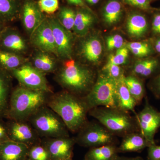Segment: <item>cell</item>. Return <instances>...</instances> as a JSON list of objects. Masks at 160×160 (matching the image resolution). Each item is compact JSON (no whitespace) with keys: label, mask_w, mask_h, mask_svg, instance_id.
Instances as JSON below:
<instances>
[{"label":"cell","mask_w":160,"mask_h":160,"mask_svg":"<svg viewBox=\"0 0 160 160\" xmlns=\"http://www.w3.org/2000/svg\"><path fill=\"white\" fill-rule=\"evenodd\" d=\"M27 158L31 160H51L49 152L41 142L29 147Z\"/></svg>","instance_id":"obj_32"},{"label":"cell","mask_w":160,"mask_h":160,"mask_svg":"<svg viewBox=\"0 0 160 160\" xmlns=\"http://www.w3.org/2000/svg\"><path fill=\"white\" fill-rule=\"evenodd\" d=\"M56 17L64 28L69 31L73 29L76 17L74 9L69 6H60Z\"/></svg>","instance_id":"obj_31"},{"label":"cell","mask_w":160,"mask_h":160,"mask_svg":"<svg viewBox=\"0 0 160 160\" xmlns=\"http://www.w3.org/2000/svg\"><path fill=\"white\" fill-rule=\"evenodd\" d=\"M101 71L109 77L117 81L122 79L126 75L124 69L121 66L115 65L108 61L101 69Z\"/></svg>","instance_id":"obj_33"},{"label":"cell","mask_w":160,"mask_h":160,"mask_svg":"<svg viewBox=\"0 0 160 160\" xmlns=\"http://www.w3.org/2000/svg\"><path fill=\"white\" fill-rule=\"evenodd\" d=\"M116 145H105L89 148L84 158L87 160H115L119 156Z\"/></svg>","instance_id":"obj_27"},{"label":"cell","mask_w":160,"mask_h":160,"mask_svg":"<svg viewBox=\"0 0 160 160\" xmlns=\"http://www.w3.org/2000/svg\"><path fill=\"white\" fill-rule=\"evenodd\" d=\"M122 80L132 97L134 98L137 105H139L146 97V89L143 80L129 73L125 75Z\"/></svg>","instance_id":"obj_26"},{"label":"cell","mask_w":160,"mask_h":160,"mask_svg":"<svg viewBox=\"0 0 160 160\" xmlns=\"http://www.w3.org/2000/svg\"><path fill=\"white\" fill-rule=\"evenodd\" d=\"M117 102L118 108L124 111L131 112L136 116V102L132 97L129 89L123 82L122 78L118 81L117 88Z\"/></svg>","instance_id":"obj_24"},{"label":"cell","mask_w":160,"mask_h":160,"mask_svg":"<svg viewBox=\"0 0 160 160\" xmlns=\"http://www.w3.org/2000/svg\"><path fill=\"white\" fill-rule=\"evenodd\" d=\"M78 49L79 54L86 62L92 65L99 63L103 54V46L96 35H90L82 40Z\"/></svg>","instance_id":"obj_16"},{"label":"cell","mask_w":160,"mask_h":160,"mask_svg":"<svg viewBox=\"0 0 160 160\" xmlns=\"http://www.w3.org/2000/svg\"><path fill=\"white\" fill-rule=\"evenodd\" d=\"M160 72V59L154 55L139 59L132 66L130 74L144 80L152 78Z\"/></svg>","instance_id":"obj_17"},{"label":"cell","mask_w":160,"mask_h":160,"mask_svg":"<svg viewBox=\"0 0 160 160\" xmlns=\"http://www.w3.org/2000/svg\"><path fill=\"white\" fill-rule=\"evenodd\" d=\"M30 42L38 50L57 57L56 47L51 24L46 17L30 36Z\"/></svg>","instance_id":"obj_12"},{"label":"cell","mask_w":160,"mask_h":160,"mask_svg":"<svg viewBox=\"0 0 160 160\" xmlns=\"http://www.w3.org/2000/svg\"><path fill=\"white\" fill-rule=\"evenodd\" d=\"M29 147L11 140L0 144V160H23L28 156Z\"/></svg>","instance_id":"obj_20"},{"label":"cell","mask_w":160,"mask_h":160,"mask_svg":"<svg viewBox=\"0 0 160 160\" xmlns=\"http://www.w3.org/2000/svg\"><path fill=\"white\" fill-rule=\"evenodd\" d=\"M122 138V142L118 146L119 153L141 152L152 145L140 131L131 132Z\"/></svg>","instance_id":"obj_19"},{"label":"cell","mask_w":160,"mask_h":160,"mask_svg":"<svg viewBox=\"0 0 160 160\" xmlns=\"http://www.w3.org/2000/svg\"><path fill=\"white\" fill-rule=\"evenodd\" d=\"M95 21V17L89 8L80 7L76 10L74 26L72 30L78 36H86Z\"/></svg>","instance_id":"obj_21"},{"label":"cell","mask_w":160,"mask_h":160,"mask_svg":"<svg viewBox=\"0 0 160 160\" xmlns=\"http://www.w3.org/2000/svg\"><path fill=\"white\" fill-rule=\"evenodd\" d=\"M6 124L9 139L12 141L29 147L41 142L42 138L28 121L9 120Z\"/></svg>","instance_id":"obj_11"},{"label":"cell","mask_w":160,"mask_h":160,"mask_svg":"<svg viewBox=\"0 0 160 160\" xmlns=\"http://www.w3.org/2000/svg\"><path fill=\"white\" fill-rule=\"evenodd\" d=\"M50 94L19 85L12 91L5 118L14 121H28L36 112L46 105Z\"/></svg>","instance_id":"obj_3"},{"label":"cell","mask_w":160,"mask_h":160,"mask_svg":"<svg viewBox=\"0 0 160 160\" xmlns=\"http://www.w3.org/2000/svg\"><path fill=\"white\" fill-rule=\"evenodd\" d=\"M69 5L79 6L80 8H89L86 6L84 0H65Z\"/></svg>","instance_id":"obj_43"},{"label":"cell","mask_w":160,"mask_h":160,"mask_svg":"<svg viewBox=\"0 0 160 160\" xmlns=\"http://www.w3.org/2000/svg\"><path fill=\"white\" fill-rule=\"evenodd\" d=\"M22 0H0V22H13L20 18Z\"/></svg>","instance_id":"obj_25"},{"label":"cell","mask_w":160,"mask_h":160,"mask_svg":"<svg viewBox=\"0 0 160 160\" xmlns=\"http://www.w3.org/2000/svg\"><path fill=\"white\" fill-rule=\"evenodd\" d=\"M10 73L18 80L21 86L50 94L53 93L46 75L38 71L30 63L26 62L12 70Z\"/></svg>","instance_id":"obj_8"},{"label":"cell","mask_w":160,"mask_h":160,"mask_svg":"<svg viewBox=\"0 0 160 160\" xmlns=\"http://www.w3.org/2000/svg\"><path fill=\"white\" fill-rule=\"evenodd\" d=\"M0 49L17 54H25L28 49L26 40L17 29L3 28L0 32Z\"/></svg>","instance_id":"obj_15"},{"label":"cell","mask_w":160,"mask_h":160,"mask_svg":"<svg viewBox=\"0 0 160 160\" xmlns=\"http://www.w3.org/2000/svg\"><path fill=\"white\" fill-rule=\"evenodd\" d=\"M115 160H145L142 158L140 156L136 157H127L118 156Z\"/></svg>","instance_id":"obj_44"},{"label":"cell","mask_w":160,"mask_h":160,"mask_svg":"<svg viewBox=\"0 0 160 160\" xmlns=\"http://www.w3.org/2000/svg\"><path fill=\"white\" fill-rule=\"evenodd\" d=\"M27 121L41 138L70 137L69 129L63 120L46 105L36 112Z\"/></svg>","instance_id":"obj_5"},{"label":"cell","mask_w":160,"mask_h":160,"mask_svg":"<svg viewBox=\"0 0 160 160\" xmlns=\"http://www.w3.org/2000/svg\"><path fill=\"white\" fill-rule=\"evenodd\" d=\"M23 160H31L29 159L28 158H26L25 159Z\"/></svg>","instance_id":"obj_47"},{"label":"cell","mask_w":160,"mask_h":160,"mask_svg":"<svg viewBox=\"0 0 160 160\" xmlns=\"http://www.w3.org/2000/svg\"><path fill=\"white\" fill-rule=\"evenodd\" d=\"M3 28V26H2V23H1V22H0V32H1V31H2V29Z\"/></svg>","instance_id":"obj_46"},{"label":"cell","mask_w":160,"mask_h":160,"mask_svg":"<svg viewBox=\"0 0 160 160\" xmlns=\"http://www.w3.org/2000/svg\"><path fill=\"white\" fill-rule=\"evenodd\" d=\"M48 18L52 28L58 57L66 60L72 59L73 38L71 32L60 24L56 17Z\"/></svg>","instance_id":"obj_10"},{"label":"cell","mask_w":160,"mask_h":160,"mask_svg":"<svg viewBox=\"0 0 160 160\" xmlns=\"http://www.w3.org/2000/svg\"><path fill=\"white\" fill-rule=\"evenodd\" d=\"M118 82L101 70L98 72L97 78L91 90L82 98L89 111L101 106L118 108Z\"/></svg>","instance_id":"obj_6"},{"label":"cell","mask_w":160,"mask_h":160,"mask_svg":"<svg viewBox=\"0 0 160 160\" xmlns=\"http://www.w3.org/2000/svg\"><path fill=\"white\" fill-rule=\"evenodd\" d=\"M32 65L38 71L46 75L56 72L58 69L57 62L53 54L38 50L32 57Z\"/></svg>","instance_id":"obj_23"},{"label":"cell","mask_w":160,"mask_h":160,"mask_svg":"<svg viewBox=\"0 0 160 160\" xmlns=\"http://www.w3.org/2000/svg\"><path fill=\"white\" fill-rule=\"evenodd\" d=\"M150 32L152 36L160 35V10H155L150 24Z\"/></svg>","instance_id":"obj_38"},{"label":"cell","mask_w":160,"mask_h":160,"mask_svg":"<svg viewBox=\"0 0 160 160\" xmlns=\"http://www.w3.org/2000/svg\"><path fill=\"white\" fill-rule=\"evenodd\" d=\"M123 1L127 5L144 11L151 12L156 10L151 6L150 0H123Z\"/></svg>","instance_id":"obj_37"},{"label":"cell","mask_w":160,"mask_h":160,"mask_svg":"<svg viewBox=\"0 0 160 160\" xmlns=\"http://www.w3.org/2000/svg\"><path fill=\"white\" fill-rule=\"evenodd\" d=\"M46 105L59 116L72 133H77L88 122L89 109L83 98L69 92L52 93Z\"/></svg>","instance_id":"obj_1"},{"label":"cell","mask_w":160,"mask_h":160,"mask_svg":"<svg viewBox=\"0 0 160 160\" xmlns=\"http://www.w3.org/2000/svg\"><path fill=\"white\" fill-rule=\"evenodd\" d=\"M155 53L160 56V35L150 38Z\"/></svg>","instance_id":"obj_42"},{"label":"cell","mask_w":160,"mask_h":160,"mask_svg":"<svg viewBox=\"0 0 160 160\" xmlns=\"http://www.w3.org/2000/svg\"><path fill=\"white\" fill-rule=\"evenodd\" d=\"M69 160H72V158H70V159H69Z\"/></svg>","instance_id":"obj_48"},{"label":"cell","mask_w":160,"mask_h":160,"mask_svg":"<svg viewBox=\"0 0 160 160\" xmlns=\"http://www.w3.org/2000/svg\"><path fill=\"white\" fill-rule=\"evenodd\" d=\"M99 1V0H89L87 2L91 5H95V4H97Z\"/></svg>","instance_id":"obj_45"},{"label":"cell","mask_w":160,"mask_h":160,"mask_svg":"<svg viewBox=\"0 0 160 160\" xmlns=\"http://www.w3.org/2000/svg\"><path fill=\"white\" fill-rule=\"evenodd\" d=\"M106 45L109 51L120 49L124 45V39L119 34H114L109 36L106 38Z\"/></svg>","instance_id":"obj_36"},{"label":"cell","mask_w":160,"mask_h":160,"mask_svg":"<svg viewBox=\"0 0 160 160\" xmlns=\"http://www.w3.org/2000/svg\"><path fill=\"white\" fill-rule=\"evenodd\" d=\"M77 134L74 138L76 143L82 147L91 148L119 144L117 137L98 122L88 121Z\"/></svg>","instance_id":"obj_7"},{"label":"cell","mask_w":160,"mask_h":160,"mask_svg":"<svg viewBox=\"0 0 160 160\" xmlns=\"http://www.w3.org/2000/svg\"><path fill=\"white\" fill-rule=\"evenodd\" d=\"M86 2H87V1H89V0H86Z\"/></svg>","instance_id":"obj_50"},{"label":"cell","mask_w":160,"mask_h":160,"mask_svg":"<svg viewBox=\"0 0 160 160\" xmlns=\"http://www.w3.org/2000/svg\"><path fill=\"white\" fill-rule=\"evenodd\" d=\"M12 75L0 67V117L5 118L12 91Z\"/></svg>","instance_id":"obj_22"},{"label":"cell","mask_w":160,"mask_h":160,"mask_svg":"<svg viewBox=\"0 0 160 160\" xmlns=\"http://www.w3.org/2000/svg\"><path fill=\"white\" fill-rule=\"evenodd\" d=\"M148 88L155 98L160 99V72L154 77L150 79Z\"/></svg>","instance_id":"obj_39"},{"label":"cell","mask_w":160,"mask_h":160,"mask_svg":"<svg viewBox=\"0 0 160 160\" xmlns=\"http://www.w3.org/2000/svg\"><path fill=\"white\" fill-rule=\"evenodd\" d=\"M152 1H154V0H150V2H151Z\"/></svg>","instance_id":"obj_49"},{"label":"cell","mask_w":160,"mask_h":160,"mask_svg":"<svg viewBox=\"0 0 160 160\" xmlns=\"http://www.w3.org/2000/svg\"><path fill=\"white\" fill-rule=\"evenodd\" d=\"M98 73L88 65L71 59L64 61L56 72L55 79L64 90L83 98L91 90Z\"/></svg>","instance_id":"obj_2"},{"label":"cell","mask_w":160,"mask_h":160,"mask_svg":"<svg viewBox=\"0 0 160 160\" xmlns=\"http://www.w3.org/2000/svg\"><path fill=\"white\" fill-rule=\"evenodd\" d=\"M126 47L135 56L139 59L149 57L156 54L150 38L140 42L127 43Z\"/></svg>","instance_id":"obj_30"},{"label":"cell","mask_w":160,"mask_h":160,"mask_svg":"<svg viewBox=\"0 0 160 160\" xmlns=\"http://www.w3.org/2000/svg\"></svg>","instance_id":"obj_52"},{"label":"cell","mask_w":160,"mask_h":160,"mask_svg":"<svg viewBox=\"0 0 160 160\" xmlns=\"http://www.w3.org/2000/svg\"><path fill=\"white\" fill-rule=\"evenodd\" d=\"M2 118L0 117V144L10 140L7 124L4 122Z\"/></svg>","instance_id":"obj_41"},{"label":"cell","mask_w":160,"mask_h":160,"mask_svg":"<svg viewBox=\"0 0 160 160\" xmlns=\"http://www.w3.org/2000/svg\"><path fill=\"white\" fill-rule=\"evenodd\" d=\"M122 12V7L118 1H109L103 9L102 15L104 22L109 26L116 25L121 19Z\"/></svg>","instance_id":"obj_28"},{"label":"cell","mask_w":160,"mask_h":160,"mask_svg":"<svg viewBox=\"0 0 160 160\" xmlns=\"http://www.w3.org/2000/svg\"><path fill=\"white\" fill-rule=\"evenodd\" d=\"M147 160H160V146L155 144L148 147Z\"/></svg>","instance_id":"obj_40"},{"label":"cell","mask_w":160,"mask_h":160,"mask_svg":"<svg viewBox=\"0 0 160 160\" xmlns=\"http://www.w3.org/2000/svg\"><path fill=\"white\" fill-rule=\"evenodd\" d=\"M41 142L49 152L51 160H68L72 158L76 143L70 137L42 138Z\"/></svg>","instance_id":"obj_13"},{"label":"cell","mask_w":160,"mask_h":160,"mask_svg":"<svg viewBox=\"0 0 160 160\" xmlns=\"http://www.w3.org/2000/svg\"><path fill=\"white\" fill-rule=\"evenodd\" d=\"M38 4L44 13L52 14L60 8L59 0H39Z\"/></svg>","instance_id":"obj_35"},{"label":"cell","mask_w":160,"mask_h":160,"mask_svg":"<svg viewBox=\"0 0 160 160\" xmlns=\"http://www.w3.org/2000/svg\"><path fill=\"white\" fill-rule=\"evenodd\" d=\"M20 18L25 30L30 36L46 16L35 0H22Z\"/></svg>","instance_id":"obj_14"},{"label":"cell","mask_w":160,"mask_h":160,"mask_svg":"<svg viewBox=\"0 0 160 160\" xmlns=\"http://www.w3.org/2000/svg\"><path fill=\"white\" fill-rule=\"evenodd\" d=\"M84 160H86V159L84 158Z\"/></svg>","instance_id":"obj_51"},{"label":"cell","mask_w":160,"mask_h":160,"mask_svg":"<svg viewBox=\"0 0 160 160\" xmlns=\"http://www.w3.org/2000/svg\"><path fill=\"white\" fill-rule=\"evenodd\" d=\"M129 50L126 46L117 49L114 54H110L108 58V61L111 62L122 66L125 65L127 62L129 57Z\"/></svg>","instance_id":"obj_34"},{"label":"cell","mask_w":160,"mask_h":160,"mask_svg":"<svg viewBox=\"0 0 160 160\" xmlns=\"http://www.w3.org/2000/svg\"><path fill=\"white\" fill-rule=\"evenodd\" d=\"M135 117L140 132L151 144H155V136L160 128V112L152 106L146 97L144 108Z\"/></svg>","instance_id":"obj_9"},{"label":"cell","mask_w":160,"mask_h":160,"mask_svg":"<svg viewBox=\"0 0 160 160\" xmlns=\"http://www.w3.org/2000/svg\"><path fill=\"white\" fill-rule=\"evenodd\" d=\"M126 30L129 36L136 39L146 38L150 31V24L145 15L132 12L127 18Z\"/></svg>","instance_id":"obj_18"},{"label":"cell","mask_w":160,"mask_h":160,"mask_svg":"<svg viewBox=\"0 0 160 160\" xmlns=\"http://www.w3.org/2000/svg\"></svg>","instance_id":"obj_53"},{"label":"cell","mask_w":160,"mask_h":160,"mask_svg":"<svg viewBox=\"0 0 160 160\" xmlns=\"http://www.w3.org/2000/svg\"><path fill=\"white\" fill-rule=\"evenodd\" d=\"M27 62L22 55L0 49V67L10 72Z\"/></svg>","instance_id":"obj_29"},{"label":"cell","mask_w":160,"mask_h":160,"mask_svg":"<svg viewBox=\"0 0 160 160\" xmlns=\"http://www.w3.org/2000/svg\"><path fill=\"white\" fill-rule=\"evenodd\" d=\"M89 114L117 137L140 131L136 117L118 108L98 107L89 110Z\"/></svg>","instance_id":"obj_4"}]
</instances>
